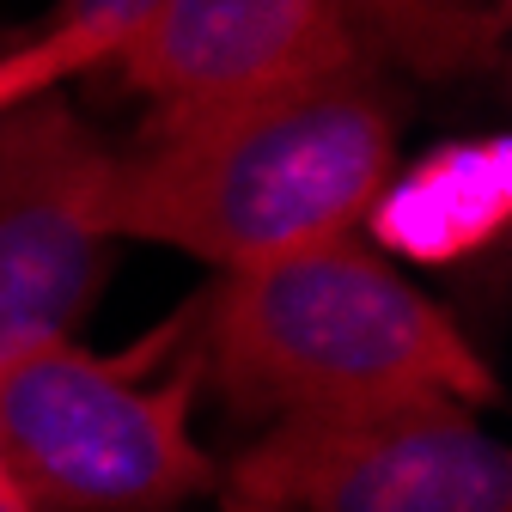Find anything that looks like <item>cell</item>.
Returning a JSON list of instances; mask_svg holds the SVG:
<instances>
[{
	"label": "cell",
	"mask_w": 512,
	"mask_h": 512,
	"mask_svg": "<svg viewBox=\"0 0 512 512\" xmlns=\"http://www.w3.org/2000/svg\"><path fill=\"white\" fill-rule=\"evenodd\" d=\"M403 128L409 80L384 68L153 116L147 135L110 159L104 232L183 250L214 275L360 232L397 171Z\"/></svg>",
	"instance_id": "6da1fadb"
},
{
	"label": "cell",
	"mask_w": 512,
	"mask_h": 512,
	"mask_svg": "<svg viewBox=\"0 0 512 512\" xmlns=\"http://www.w3.org/2000/svg\"><path fill=\"white\" fill-rule=\"evenodd\" d=\"M177 330L202 366V391L256 427L403 397L470 409L500 397L476 342L360 232L220 269Z\"/></svg>",
	"instance_id": "7a4b0ae2"
},
{
	"label": "cell",
	"mask_w": 512,
	"mask_h": 512,
	"mask_svg": "<svg viewBox=\"0 0 512 512\" xmlns=\"http://www.w3.org/2000/svg\"><path fill=\"white\" fill-rule=\"evenodd\" d=\"M141 354H92L74 336L0 360V476L31 512H183L220 494V464L189 415L202 366L171 324Z\"/></svg>",
	"instance_id": "3957f363"
},
{
	"label": "cell",
	"mask_w": 512,
	"mask_h": 512,
	"mask_svg": "<svg viewBox=\"0 0 512 512\" xmlns=\"http://www.w3.org/2000/svg\"><path fill=\"white\" fill-rule=\"evenodd\" d=\"M500 31L506 7L494 0H159L104 68L153 116H183L348 68L476 74L500 55Z\"/></svg>",
	"instance_id": "277c9868"
},
{
	"label": "cell",
	"mask_w": 512,
	"mask_h": 512,
	"mask_svg": "<svg viewBox=\"0 0 512 512\" xmlns=\"http://www.w3.org/2000/svg\"><path fill=\"white\" fill-rule=\"evenodd\" d=\"M220 494L263 512H512V452L482 409L403 397L269 421Z\"/></svg>",
	"instance_id": "5b68a950"
},
{
	"label": "cell",
	"mask_w": 512,
	"mask_h": 512,
	"mask_svg": "<svg viewBox=\"0 0 512 512\" xmlns=\"http://www.w3.org/2000/svg\"><path fill=\"white\" fill-rule=\"evenodd\" d=\"M110 159L116 147L74 110L68 80L0 104V360L74 336L98 305L116 256Z\"/></svg>",
	"instance_id": "8992f818"
},
{
	"label": "cell",
	"mask_w": 512,
	"mask_h": 512,
	"mask_svg": "<svg viewBox=\"0 0 512 512\" xmlns=\"http://www.w3.org/2000/svg\"><path fill=\"white\" fill-rule=\"evenodd\" d=\"M110 49L86 31H31L19 49H0V104L25 98L37 86H61L86 68H104Z\"/></svg>",
	"instance_id": "52a82bcc"
},
{
	"label": "cell",
	"mask_w": 512,
	"mask_h": 512,
	"mask_svg": "<svg viewBox=\"0 0 512 512\" xmlns=\"http://www.w3.org/2000/svg\"><path fill=\"white\" fill-rule=\"evenodd\" d=\"M153 7H159V0H55L37 31H86V37H98L116 55V43L135 31Z\"/></svg>",
	"instance_id": "ba28073f"
},
{
	"label": "cell",
	"mask_w": 512,
	"mask_h": 512,
	"mask_svg": "<svg viewBox=\"0 0 512 512\" xmlns=\"http://www.w3.org/2000/svg\"><path fill=\"white\" fill-rule=\"evenodd\" d=\"M0 512H31V506H25V500H19V488H13V482H7V476H0Z\"/></svg>",
	"instance_id": "9c48e42d"
},
{
	"label": "cell",
	"mask_w": 512,
	"mask_h": 512,
	"mask_svg": "<svg viewBox=\"0 0 512 512\" xmlns=\"http://www.w3.org/2000/svg\"><path fill=\"white\" fill-rule=\"evenodd\" d=\"M214 500H220L214 512H263V506H244V500H232V494H214Z\"/></svg>",
	"instance_id": "30bf717a"
},
{
	"label": "cell",
	"mask_w": 512,
	"mask_h": 512,
	"mask_svg": "<svg viewBox=\"0 0 512 512\" xmlns=\"http://www.w3.org/2000/svg\"><path fill=\"white\" fill-rule=\"evenodd\" d=\"M500 7H506V0H500Z\"/></svg>",
	"instance_id": "8fae6325"
}]
</instances>
